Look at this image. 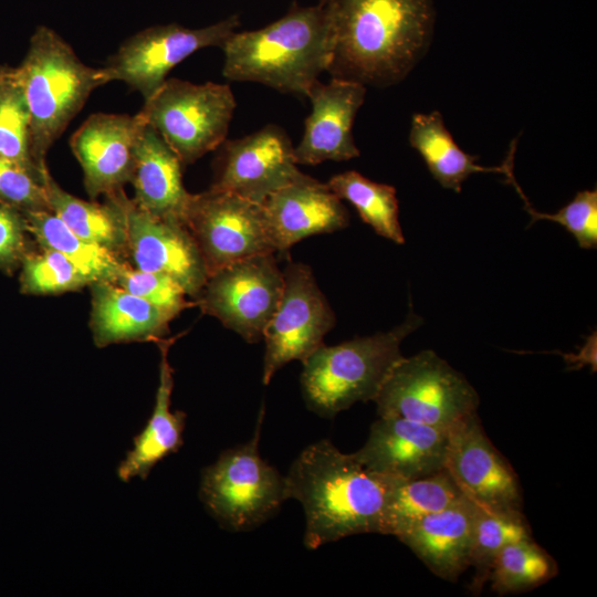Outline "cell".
<instances>
[{
    "instance_id": "6da1fadb",
    "label": "cell",
    "mask_w": 597,
    "mask_h": 597,
    "mask_svg": "<svg viewBox=\"0 0 597 597\" xmlns=\"http://www.w3.org/2000/svg\"><path fill=\"white\" fill-rule=\"evenodd\" d=\"M332 78L386 87L402 81L432 39V0H326Z\"/></svg>"
},
{
    "instance_id": "7a4b0ae2",
    "label": "cell",
    "mask_w": 597,
    "mask_h": 597,
    "mask_svg": "<svg viewBox=\"0 0 597 597\" xmlns=\"http://www.w3.org/2000/svg\"><path fill=\"white\" fill-rule=\"evenodd\" d=\"M396 481L369 470L355 453H343L328 440L306 447L285 476L287 499L304 509L305 546L316 549L349 535L379 533Z\"/></svg>"
},
{
    "instance_id": "3957f363",
    "label": "cell",
    "mask_w": 597,
    "mask_h": 597,
    "mask_svg": "<svg viewBox=\"0 0 597 597\" xmlns=\"http://www.w3.org/2000/svg\"><path fill=\"white\" fill-rule=\"evenodd\" d=\"M221 49L226 78L255 82L284 94L306 97L329 64L327 3L294 4L284 17L262 29L233 32Z\"/></svg>"
},
{
    "instance_id": "277c9868",
    "label": "cell",
    "mask_w": 597,
    "mask_h": 597,
    "mask_svg": "<svg viewBox=\"0 0 597 597\" xmlns=\"http://www.w3.org/2000/svg\"><path fill=\"white\" fill-rule=\"evenodd\" d=\"M14 76L30 115V153L36 167L49 170L45 157L91 93L111 82L105 67L84 64L56 32L39 27Z\"/></svg>"
},
{
    "instance_id": "5b68a950",
    "label": "cell",
    "mask_w": 597,
    "mask_h": 597,
    "mask_svg": "<svg viewBox=\"0 0 597 597\" xmlns=\"http://www.w3.org/2000/svg\"><path fill=\"white\" fill-rule=\"evenodd\" d=\"M421 323L410 310L389 332L334 346L323 344L303 363L301 386L307 408L322 417H334L357 401L374 400L404 357L401 342Z\"/></svg>"
},
{
    "instance_id": "8992f818",
    "label": "cell",
    "mask_w": 597,
    "mask_h": 597,
    "mask_svg": "<svg viewBox=\"0 0 597 597\" xmlns=\"http://www.w3.org/2000/svg\"><path fill=\"white\" fill-rule=\"evenodd\" d=\"M262 419L260 413L249 442L223 451L201 472L200 500L209 514L231 531L260 525L287 500L285 476L259 452Z\"/></svg>"
},
{
    "instance_id": "52a82bcc",
    "label": "cell",
    "mask_w": 597,
    "mask_h": 597,
    "mask_svg": "<svg viewBox=\"0 0 597 597\" xmlns=\"http://www.w3.org/2000/svg\"><path fill=\"white\" fill-rule=\"evenodd\" d=\"M237 103L228 84L168 78L139 112L182 165L193 164L227 139Z\"/></svg>"
},
{
    "instance_id": "ba28073f",
    "label": "cell",
    "mask_w": 597,
    "mask_h": 597,
    "mask_svg": "<svg viewBox=\"0 0 597 597\" xmlns=\"http://www.w3.org/2000/svg\"><path fill=\"white\" fill-rule=\"evenodd\" d=\"M374 401L379 417L450 430L476 413L479 395L444 359L422 350L395 365Z\"/></svg>"
},
{
    "instance_id": "9c48e42d",
    "label": "cell",
    "mask_w": 597,
    "mask_h": 597,
    "mask_svg": "<svg viewBox=\"0 0 597 597\" xmlns=\"http://www.w3.org/2000/svg\"><path fill=\"white\" fill-rule=\"evenodd\" d=\"M186 227L205 261L208 276L237 261L276 253L262 203L210 188L191 196Z\"/></svg>"
},
{
    "instance_id": "30bf717a",
    "label": "cell",
    "mask_w": 597,
    "mask_h": 597,
    "mask_svg": "<svg viewBox=\"0 0 597 597\" xmlns=\"http://www.w3.org/2000/svg\"><path fill=\"white\" fill-rule=\"evenodd\" d=\"M283 284L274 253L258 254L210 274L195 304L248 343H256L276 310Z\"/></svg>"
},
{
    "instance_id": "8fae6325",
    "label": "cell",
    "mask_w": 597,
    "mask_h": 597,
    "mask_svg": "<svg viewBox=\"0 0 597 597\" xmlns=\"http://www.w3.org/2000/svg\"><path fill=\"white\" fill-rule=\"evenodd\" d=\"M283 277L279 304L263 333L264 385L285 364L292 360L304 363L324 344V336L335 326V314L308 265L289 262Z\"/></svg>"
},
{
    "instance_id": "7c38bea8",
    "label": "cell",
    "mask_w": 597,
    "mask_h": 597,
    "mask_svg": "<svg viewBox=\"0 0 597 597\" xmlns=\"http://www.w3.org/2000/svg\"><path fill=\"white\" fill-rule=\"evenodd\" d=\"M239 24V17L233 14L200 29L176 23L155 25L128 38L104 67L111 81L125 82L146 101L177 64L198 50L221 48Z\"/></svg>"
},
{
    "instance_id": "4fadbf2b",
    "label": "cell",
    "mask_w": 597,
    "mask_h": 597,
    "mask_svg": "<svg viewBox=\"0 0 597 597\" xmlns=\"http://www.w3.org/2000/svg\"><path fill=\"white\" fill-rule=\"evenodd\" d=\"M210 188L262 203L270 195L301 178L294 146L279 126L266 125L237 139H226Z\"/></svg>"
},
{
    "instance_id": "5bb4252c",
    "label": "cell",
    "mask_w": 597,
    "mask_h": 597,
    "mask_svg": "<svg viewBox=\"0 0 597 597\" xmlns=\"http://www.w3.org/2000/svg\"><path fill=\"white\" fill-rule=\"evenodd\" d=\"M125 217L126 256L136 269L170 276L197 298L208 280L202 255L186 226L156 218L119 193Z\"/></svg>"
},
{
    "instance_id": "9a60e30c",
    "label": "cell",
    "mask_w": 597,
    "mask_h": 597,
    "mask_svg": "<svg viewBox=\"0 0 597 597\" xmlns=\"http://www.w3.org/2000/svg\"><path fill=\"white\" fill-rule=\"evenodd\" d=\"M444 468L475 504L495 511H522L517 476L486 437L478 413L450 429Z\"/></svg>"
},
{
    "instance_id": "2e32d148",
    "label": "cell",
    "mask_w": 597,
    "mask_h": 597,
    "mask_svg": "<svg viewBox=\"0 0 597 597\" xmlns=\"http://www.w3.org/2000/svg\"><path fill=\"white\" fill-rule=\"evenodd\" d=\"M146 121L136 115L95 113L71 136L88 196H107L129 182Z\"/></svg>"
},
{
    "instance_id": "e0dca14e",
    "label": "cell",
    "mask_w": 597,
    "mask_h": 597,
    "mask_svg": "<svg viewBox=\"0 0 597 597\" xmlns=\"http://www.w3.org/2000/svg\"><path fill=\"white\" fill-rule=\"evenodd\" d=\"M449 431L398 417H379L355 453L369 470L408 480L444 469Z\"/></svg>"
},
{
    "instance_id": "ac0fdd59",
    "label": "cell",
    "mask_w": 597,
    "mask_h": 597,
    "mask_svg": "<svg viewBox=\"0 0 597 597\" xmlns=\"http://www.w3.org/2000/svg\"><path fill=\"white\" fill-rule=\"evenodd\" d=\"M365 95L366 86L352 81L332 78L328 83H314L306 95L312 112L305 119L302 139L294 147L297 165L314 166L359 156L353 125Z\"/></svg>"
},
{
    "instance_id": "d6986e66",
    "label": "cell",
    "mask_w": 597,
    "mask_h": 597,
    "mask_svg": "<svg viewBox=\"0 0 597 597\" xmlns=\"http://www.w3.org/2000/svg\"><path fill=\"white\" fill-rule=\"evenodd\" d=\"M268 229L280 254L313 234L334 232L348 226L349 216L327 186L307 175L276 190L263 202Z\"/></svg>"
},
{
    "instance_id": "ffe728a7",
    "label": "cell",
    "mask_w": 597,
    "mask_h": 597,
    "mask_svg": "<svg viewBox=\"0 0 597 597\" xmlns=\"http://www.w3.org/2000/svg\"><path fill=\"white\" fill-rule=\"evenodd\" d=\"M182 166L174 150L146 123L129 180L134 188V205L156 218L186 226L192 193L184 186Z\"/></svg>"
},
{
    "instance_id": "44dd1931",
    "label": "cell",
    "mask_w": 597,
    "mask_h": 597,
    "mask_svg": "<svg viewBox=\"0 0 597 597\" xmlns=\"http://www.w3.org/2000/svg\"><path fill=\"white\" fill-rule=\"evenodd\" d=\"M475 503L463 495L398 537L437 576L455 580L469 567Z\"/></svg>"
},
{
    "instance_id": "7402d4cb",
    "label": "cell",
    "mask_w": 597,
    "mask_h": 597,
    "mask_svg": "<svg viewBox=\"0 0 597 597\" xmlns=\"http://www.w3.org/2000/svg\"><path fill=\"white\" fill-rule=\"evenodd\" d=\"M90 326L97 347L127 342H160L169 333L167 313L111 282L90 284Z\"/></svg>"
},
{
    "instance_id": "603a6c76",
    "label": "cell",
    "mask_w": 597,
    "mask_h": 597,
    "mask_svg": "<svg viewBox=\"0 0 597 597\" xmlns=\"http://www.w3.org/2000/svg\"><path fill=\"white\" fill-rule=\"evenodd\" d=\"M175 339L158 342L159 384L154 410L145 428L134 438V448L117 468V476L123 482H129L134 478L145 480L160 460L177 452L184 444L186 413L170 410L174 370L168 362V350Z\"/></svg>"
},
{
    "instance_id": "cb8c5ba5",
    "label": "cell",
    "mask_w": 597,
    "mask_h": 597,
    "mask_svg": "<svg viewBox=\"0 0 597 597\" xmlns=\"http://www.w3.org/2000/svg\"><path fill=\"white\" fill-rule=\"evenodd\" d=\"M409 142L425 160L432 177L447 189L461 191L462 182L475 172H498L507 176L513 171L515 142L501 166L483 167L478 156L464 153L447 129L438 111L415 114Z\"/></svg>"
},
{
    "instance_id": "d4e9b609",
    "label": "cell",
    "mask_w": 597,
    "mask_h": 597,
    "mask_svg": "<svg viewBox=\"0 0 597 597\" xmlns=\"http://www.w3.org/2000/svg\"><path fill=\"white\" fill-rule=\"evenodd\" d=\"M44 187L50 210L75 234L126 260L125 217L119 198L122 189L105 196L104 203L85 201L61 188L50 171L44 176Z\"/></svg>"
},
{
    "instance_id": "484cf974",
    "label": "cell",
    "mask_w": 597,
    "mask_h": 597,
    "mask_svg": "<svg viewBox=\"0 0 597 597\" xmlns=\"http://www.w3.org/2000/svg\"><path fill=\"white\" fill-rule=\"evenodd\" d=\"M463 495L446 468L429 475L398 480L389 491L379 534L397 537L423 517L448 507Z\"/></svg>"
},
{
    "instance_id": "4316f807",
    "label": "cell",
    "mask_w": 597,
    "mask_h": 597,
    "mask_svg": "<svg viewBox=\"0 0 597 597\" xmlns=\"http://www.w3.org/2000/svg\"><path fill=\"white\" fill-rule=\"evenodd\" d=\"M25 229L41 248L64 254L91 281L114 283L127 263L118 254L75 234L51 210L24 211Z\"/></svg>"
},
{
    "instance_id": "83f0119b",
    "label": "cell",
    "mask_w": 597,
    "mask_h": 597,
    "mask_svg": "<svg viewBox=\"0 0 597 597\" xmlns=\"http://www.w3.org/2000/svg\"><path fill=\"white\" fill-rule=\"evenodd\" d=\"M326 184L339 199L352 203L377 234L399 244L405 242L392 186L375 182L355 170L335 175Z\"/></svg>"
},
{
    "instance_id": "f1b7e54d",
    "label": "cell",
    "mask_w": 597,
    "mask_h": 597,
    "mask_svg": "<svg viewBox=\"0 0 597 597\" xmlns=\"http://www.w3.org/2000/svg\"><path fill=\"white\" fill-rule=\"evenodd\" d=\"M532 538L522 511H495L475 504L469 566L474 568L471 588L479 591L488 580L495 556L506 545Z\"/></svg>"
},
{
    "instance_id": "f546056e",
    "label": "cell",
    "mask_w": 597,
    "mask_h": 597,
    "mask_svg": "<svg viewBox=\"0 0 597 597\" xmlns=\"http://www.w3.org/2000/svg\"><path fill=\"white\" fill-rule=\"evenodd\" d=\"M556 573L554 559L532 538H526L501 549L491 565L488 580L499 594H514L537 587Z\"/></svg>"
},
{
    "instance_id": "4dcf8cb0",
    "label": "cell",
    "mask_w": 597,
    "mask_h": 597,
    "mask_svg": "<svg viewBox=\"0 0 597 597\" xmlns=\"http://www.w3.org/2000/svg\"><path fill=\"white\" fill-rule=\"evenodd\" d=\"M0 157L42 175L30 153V115L24 95L11 70L0 84Z\"/></svg>"
},
{
    "instance_id": "1f68e13d",
    "label": "cell",
    "mask_w": 597,
    "mask_h": 597,
    "mask_svg": "<svg viewBox=\"0 0 597 597\" xmlns=\"http://www.w3.org/2000/svg\"><path fill=\"white\" fill-rule=\"evenodd\" d=\"M23 261V289L33 294H57L90 285L88 277L64 254L46 248Z\"/></svg>"
},
{
    "instance_id": "d6a6232c",
    "label": "cell",
    "mask_w": 597,
    "mask_h": 597,
    "mask_svg": "<svg viewBox=\"0 0 597 597\" xmlns=\"http://www.w3.org/2000/svg\"><path fill=\"white\" fill-rule=\"evenodd\" d=\"M524 202V209L531 216V223L536 220H549L563 226L574 235L578 245L584 249H593L597 245V191L583 190L577 192L574 199L555 213H545L535 210L521 187L517 185L514 174L507 177Z\"/></svg>"
},
{
    "instance_id": "836d02e7",
    "label": "cell",
    "mask_w": 597,
    "mask_h": 597,
    "mask_svg": "<svg viewBox=\"0 0 597 597\" xmlns=\"http://www.w3.org/2000/svg\"><path fill=\"white\" fill-rule=\"evenodd\" d=\"M114 284L147 301L171 318L196 305L187 301L185 290L170 276L136 269L129 262L121 270Z\"/></svg>"
},
{
    "instance_id": "e575fe53",
    "label": "cell",
    "mask_w": 597,
    "mask_h": 597,
    "mask_svg": "<svg viewBox=\"0 0 597 597\" xmlns=\"http://www.w3.org/2000/svg\"><path fill=\"white\" fill-rule=\"evenodd\" d=\"M45 174L0 157V198L24 211L50 210L44 187Z\"/></svg>"
},
{
    "instance_id": "d590c367",
    "label": "cell",
    "mask_w": 597,
    "mask_h": 597,
    "mask_svg": "<svg viewBox=\"0 0 597 597\" xmlns=\"http://www.w3.org/2000/svg\"><path fill=\"white\" fill-rule=\"evenodd\" d=\"M25 221L4 206L0 205V263L14 260L23 248Z\"/></svg>"
},
{
    "instance_id": "8d00e7d4",
    "label": "cell",
    "mask_w": 597,
    "mask_h": 597,
    "mask_svg": "<svg viewBox=\"0 0 597 597\" xmlns=\"http://www.w3.org/2000/svg\"><path fill=\"white\" fill-rule=\"evenodd\" d=\"M11 70L0 67V84L2 81L7 77V75L10 73Z\"/></svg>"
},
{
    "instance_id": "74e56055",
    "label": "cell",
    "mask_w": 597,
    "mask_h": 597,
    "mask_svg": "<svg viewBox=\"0 0 597 597\" xmlns=\"http://www.w3.org/2000/svg\"><path fill=\"white\" fill-rule=\"evenodd\" d=\"M320 1H326V0H320Z\"/></svg>"
}]
</instances>
